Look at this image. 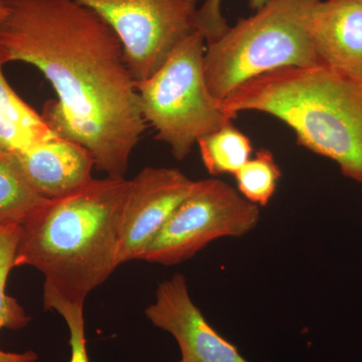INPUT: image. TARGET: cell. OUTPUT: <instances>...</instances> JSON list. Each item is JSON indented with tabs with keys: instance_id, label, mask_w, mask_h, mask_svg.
I'll return each instance as SVG.
<instances>
[{
	"instance_id": "6da1fadb",
	"label": "cell",
	"mask_w": 362,
	"mask_h": 362,
	"mask_svg": "<svg viewBox=\"0 0 362 362\" xmlns=\"http://www.w3.org/2000/svg\"><path fill=\"white\" fill-rule=\"evenodd\" d=\"M6 4L0 20L4 65L23 62L39 69L58 96L40 114L47 125L84 147L98 170L126 178L147 124L116 33L77 0Z\"/></svg>"
},
{
	"instance_id": "7a4b0ae2",
	"label": "cell",
	"mask_w": 362,
	"mask_h": 362,
	"mask_svg": "<svg viewBox=\"0 0 362 362\" xmlns=\"http://www.w3.org/2000/svg\"><path fill=\"white\" fill-rule=\"evenodd\" d=\"M127 178H93L77 192L49 199L21 226L14 268L33 267L71 303L103 284L118 267Z\"/></svg>"
},
{
	"instance_id": "3957f363",
	"label": "cell",
	"mask_w": 362,
	"mask_h": 362,
	"mask_svg": "<svg viewBox=\"0 0 362 362\" xmlns=\"http://www.w3.org/2000/svg\"><path fill=\"white\" fill-rule=\"evenodd\" d=\"M221 106L232 120L247 111L276 117L300 145L362 183V81L322 64L280 69L240 85Z\"/></svg>"
},
{
	"instance_id": "277c9868",
	"label": "cell",
	"mask_w": 362,
	"mask_h": 362,
	"mask_svg": "<svg viewBox=\"0 0 362 362\" xmlns=\"http://www.w3.org/2000/svg\"><path fill=\"white\" fill-rule=\"evenodd\" d=\"M320 0H270L206 44L204 73L209 92L221 102L252 78L285 68L320 65L309 33Z\"/></svg>"
},
{
	"instance_id": "5b68a950",
	"label": "cell",
	"mask_w": 362,
	"mask_h": 362,
	"mask_svg": "<svg viewBox=\"0 0 362 362\" xmlns=\"http://www.w3.org/2000/svg\"><path fill=\"white\" fill-rule=\"evenodd\" d=\"M206 49V40L194 30L151 77L136 82L145 122L177 160H183L201 138L232 123L209 92Z\"/></svg>"
},
{
	"instance_id": "8992f818",
	"label": "cell",
	"mask_w": 362,
	"mask_h": 362,
	"mask_svg": "<svg viewBox=\"0 0 362 362\" xmlns=\"http://www.w3.org/2000/svg\"><path fill=\"white\" fill-rule=\"evenodd\" d=\"M259 216V206L225 181H194L187 199L138 259L163 266L182 263L214 240L240 238L251 232Z\"/></svg>"
},
{
	"instance_id": "52a82bcc",
	"label": "cell",
	"mask_w": 362,
	"mask_h": 362,
	"mask_svg": "<svg viewBox=\"0 0 362 362\" xmlns=\"http://www.w3.org/2000/svg\"><path fill=\"white\" fill-rule=\"evenodd\" d=\"M107 23L122 44L136 82L146 80L195 30L202 0H77Z\"/></svg>"
},
{
	"instance_id": "ba28073f",
	"label": "cell",
	"mask_w": 362,
	"mask_h": 362,
	"mask_svg": "<svg viewBox=\"0 0 362 362\" xmlns=\"http://www.w3.org/2000/svg\"><path fill=\"white\" fill-rule=\"evenodd\" d=\"M194 185V180L170 168H146L129 180L117 252L118 267L139 258Z\"/></svg>"
},
{
	"instance_id": "9c48e42d",
	"label": "cell",
	"mask_w": 362,
	"mask_h": 362,
	"mask_svg": "<svg viewBox=\"0 0 362 362\" xmlns=\"http://www.w3.org/2000/svg\"><path fill=\"white\" fill-rule=\"evenodd\" d=\"M145 315L178 343V362H249L209 325L190 297L187 279L176 273L159 284L154 303Z\"/></svg>"
},
{
	"instance_id": "30bf717a",
	"label": "cell",
	"mask_w": 362,
	"mask_h": 362,
	"mask_svg": "<svg viewBox=\"0 0 362 362\" xmlns=\"http://www.w3.org/2000/svg\"><path fill=\"white\" fill-rule=\"evenodd\" d=\"M7 156L45 199L65 197L93 180L92 156L84 147L59 136Z\"/></svg>"
},
{
	"instance_id": "8fae6325",
	"label": "cell",
	"mask_w": 362,
	"mask_h": 362,
	"mask_svg": "<svg viewBox=\"0 0 362 362\" xmlns=\"http://www.w3.org/2000/svg\"><path fill=\"white\" fill-rule=\"evenodd\" d=\"M308 26L320 63L362 81V4L320 0L312 9Z\"/></svg>"
},
{
	"instance_id": "7c38bea8",
	"label": "cell",
	"mask_w": 362,
	"mask_h": 362,
	"mask_svg": "<svg viewBox=\"0 0 362 362\" xmlns=\"http://www.w3.org/2000/svg\"><path fill=\"white\" fill-rule=\"evenodd\" d=\"M4 66L0 52V154H11L58 135L16 94L4 77Z\"/></svg>"
},
{
	"instance_id": "4fadbf2b",
	"label": "cell",
	"mask_w": 362,
	"mask_h": 362,
	"mask_svg": "<svg viewBox=\"0 0 362 362\" xmlns=\"http://www.w3.org/2000/svg\"><path fill=\"white\" fill-rule=\"evenodd\" d=\"M20 235V226H0V329H23L30 321L18 300L6 293L7 278L14 268ZM37 358L39 356L33 350L18 354L0 349V362H37Z\"/></svg>"
},
{
	"instance_id": "5bb4252c",
	"label": "cell",
	"mask_w": 362,
	"mask_h": 362,
	"mask_svg": "<svg viewBox=\"0 0 362 362\" xmlns=\"http://www.w3.org/2000/svg\"><path fill=\"white\" fill-rule=\"evenodd\" d=\"M47 201L28 185L7 154H0V226L25 225Z\"/></svg>"
},
{
	"instance_id": "9a60e30c",
	"label": "cell",
	"mask_w": 362,
	"mask_h": 362,
	"mask_svg": "<svg viewBox=\"0 0 362 362\" xmlns=\"http://www.w3.org/2000/svg\"><path fill=\"white\" fill-rule=\"evenodd\" d=\"M197 144L206 170L214 176L235 175L251 159V140L232 123L204 136Z\"/></svg>"
},
{
	"instance_id": "2e32d148",
	"label": "cell",
	"mask_w": 362,
	"mask_h": 362,
	"mask_svg": "<svg viewBox=\"0 0 362 362\" xmlns=\"http://www.w3.org/2000/svg\"><path fill=\"white\" fill-rule=\"evenodd\" d=\"M238 192L247 201L258 206H265L277 189L281 170L273 153L259 149L254 158L249 159L235 173Z\"/></svg>"
},
{
	"instance_id": "e0dca14e",
	"label": "cell",
	"mask_w": 362,
	"mask_h": 362,
	"mask_svg": "<svg viewBox=\"0 0 362 362\" xmlns=\"http://www.w3.org/2000/svg\"><path fill=\"white\" fill-rule=\"evenodd\" d=\"M45 309H52L65 319L70 331V362H90L86 346L84 305L71 303L58 293L44 287Z\"/></svg>"
},
{
	"instance_id": "ac0fdd59",
	"label": "cell",
	"mask_w": 362,
	"mask_h": 362,
	"mask_svg": "<svg viewBox=\"0 0 362 362\" xmlns=\"http://www.w3.org/2000/svg\"><path fill=\"white\" fill-rule=\"evenodd\" d=\"M270 0H250L249 4L252 11H259ZM194 26L206 44L220 39L230 28L221 13V0H204L195 16Z\"/></svg>"
},
{
	"instance_id": "d6986e66",
	"label": "cell",
	"mask_w": 362,
	"mask_h": 362,
	"mask_svg": "<svg viewBox=\"0 0 362 362\" xmlns=\"http://www.w3.org/2000/svg\"><path fill=\"white\" fill-rule=\"evenodd\" d=\"M6 13V0H0V20L4 18V14Z\"/></svg>"
},
{
	"instance_id": "ffe728a7",
	"label": "cell",
	"mask_w": 362,
	"mask_h": 362,
	"mask_svg": "<svg viewBox=\"0 0 362 362\" xmlns=\"http://www.w3.org/2000/svg\"><path fill=\"white\" fill-rule=\"evenodd\" d=\"M347 1H354L358 2V4H362V0H347Z\"/></svg>"
}]
</instances>
